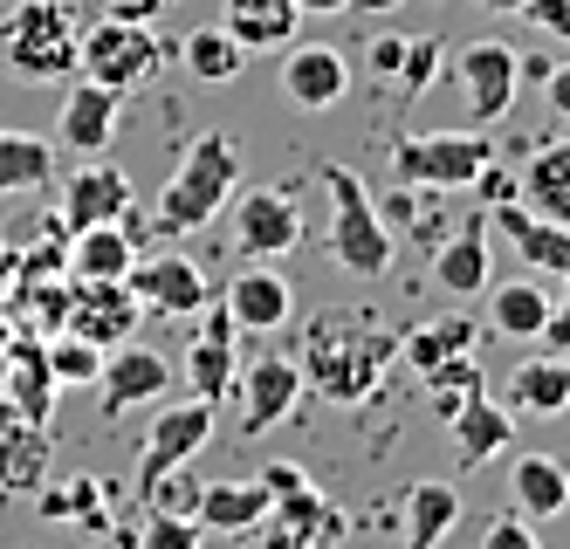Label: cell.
<instances>
[{
    "instance_id": "6da1fadb",
    "label": "cell",
    "mask_w": 570,
    "mask_h": 549,
    "mask_svg": "<svg viewBox=\"0 0 570 549\" xmlns=\"http://www.w3.org/2000/svg\"><path fill=\"white\" fill-rule=\"evenodd\" d=\"M399 357V330H385L379 316L364 310H323L303 330V385L331 405H364L379 392L385 364Z\"/></svg>"
},
{
    "instance_id": "7a4b0ae2",
    "label": "cell",
    "mask_w": 570,
    "mask_h": 549,
    "mask_svg": "<svg viewBox=\"0 0 570 549\" xmlns=\"http://www.w3.org/2000/svg\"><path fill=\"white\" fill-rule=\"evenodd\" d=\"M240 193V151L227 131H199L186 145V158L173 165L166 193H158V227L166 234H193L227 214V199Z\"/></svg>"
},
{
    "instance_id": "3957f363",
    "label": "cell",
    "mask_w": 570,
    "mask_h": 549,
    "mask_svg": "<svg viewBox=\"0 0 570 549\" xmlns=\"http://www.w3.org/2000/svg\"><path fill=\"white\" fill-rule=\"evenodd\" d=\"M76 49H83V28H76L62 0H14L0 14V62L21 82H69Z\"/></svg>"
},
{
    "instance_id": "277c9868",
    "label": "cell",
    "mask_w": 570,
    "mask_h": 549,
    "mask_svg": "<svg viewBox=\"0 0 570 549\" xmlns=\"http://www.w3.org/2000/svg\"><path fill=\"white\" fill-rule=\"evenodd\" d=\"M323 193H331V262L351 275H385L392 268V220L364 193V179L351 165H323Z\"/></svg>"
},
{
    "instance_id": "5b68a950",
    "label": "cell",
    "mask_w": 570,
    "mask_h": 549,
    "mask_svg": "<svg viewBox=\"0 0 570 549\" xmlns=\"http://www.w3.org/2000/svg\"><path fill=\"white\" fill-rule=\"evenodd\" d=\"M488 165H495V145L488 131H420L392 145V173L399 186H426V193H461L474 186Z\"/></svg>"
},
{
    "instance_id": "8992f818",
    "label": "cell",
    "mask_w": 570,
    "mask_h": 549,
    "mask_svg": "<svg viewBox=\"0 0 570 549\" xmlns=\"http://www.w3.org/2000/svg\"><path fill=\"white\" fill-rule=\"evenodd\" d=\"M158 62H166L158 35H151L145 21H110V14L90 21V28H83V49H76V76L104 82V90H117V97L145 90V82L158 76Z\"/></svg>"
},
{
    "instance_id": "52a82bcc",
    "label": "cell",
    "mask_w": 570,
    "mask_h": 549,
    "mask_svg": "<svg viewBox=\"0 0 570 549\" xmlns=\"http://www.w3.org/2000/svg\"><path fill=\"white\" fill-rule=\"evenodd\" d=\"M214 412H220V405H207V399L158 405L151 433H145V453H138V494H145L151 481H166L173 468H193V460H199V447L214 440Z\"/></svg>"
},
{
    "instance_id": "ba28073f",
    "label": "cell",
    "mask_w": 570,
    "mask_h": 549,
    "mask_svg": "<svg viewBox=\"0 0 570 549\" xmlns=\"http://www.w3.org/2000/svg\"><path fill=\"white\" fill-rule=\"evenodd\" d=\"M227 206H234V255L240 262H275V255H289V247H303V214H296L289 193L248 186Z\"/></svg>"
},
{
    "instance_id": "9c48e42d",
    "label": "cell",
    "mask_w": 570,
    "mask_h": 549,
    "mask_svg": "<svg viewBox=\"0 0 570 549\" xmlns=\"http://www.w3.org/2000/svg\"><path fill=\"white\" fill-rule=\"evenodd\" d=\"M166 392H173V357H158L151 344L104 351V371H97V412L104 419H125L138 405H158Z\"/></svg>"
},
{
    "instance_id": "30bf717a",
    "label": "cell",
    "mask_w": 570,
    "mask_h": 549,
    "mask_svg": "<svg viewBox=\"0 0 570 549\" xmlns=\"http://www.w3.org/2000/svg\"><path fill=\"white\" fill-rule=\"evenodd\" d=\"M454 82H461L474 124H502L509 104H515V82H522V56L509 41H468L454 56Z\"/></svg>"
},
{
    "instance_id": "8fae6325",
    "label": "cell",
    "mask_w": 570,
    "mask_h": 549,
    "mask_svg": "<svg viewBox=\"0 0 570 549\" xmlns=\"http://www.w3.org/2000/svg\"><path fill=\"white\" fill-rule=\"evenodd\" d=\"M303 392H309V385H303V364H296L289 351H262L248 371H240V433L262 440L268 427H282V419L296 412Z\"/></svg>"
},
{
    "instance_id": "7c38bea8",
    "label": "cell",
    "mask_w": 570,
    "mask_h": 549,
    "mask_svg": "<svg viewBox=\"0 0 570 549\" xmlns=\"http://www.w3.org/2000/svg\"><path fill=\"white\" fill-rule=\"evenodd\" d=\"M138 316L145 310H138L131 282H69V316H62V330H76L83 344H97V351L131 344Z\"/></svg>"
},
{
    "instance_id": "4fadbf2b",
    "label": "cell",
    "mask_w": 570,
    "mask_h": 549,
    "mask_svg": "<svg viewBox=\"0 0 570 549\" xmlns=\"http://www.w3.org/2000/svg\"><path fill=\"white\" fill-rule=\"evenodd\" d=\"M131 295L145 316H199L207 310V268L186 262V255H151V262H131Z\"/></svg>"
},
{
    "instance_id": "5bb4252c",
    "label": "cell",
    "mask_w": 570,
    "mask_h": 549,
    "mask_svg": "<svg viewBox=\"0 0 570 549\" xmlns=\"http://www.w3.org/2000/svg\"><path fill=\"white\" fill-rule=\"evenodd\" d=\"M56 399H62V385L49 371V344H42V336H21V344L8 351V364H0V405H8V419L49 427Z\"/></svg>"
},
{
    "instance_id": "9a60e30c",
    "label": "cell",
    "mask_w": 570,
    "mask_h": 549,
    "mask_svg": "<svg viewBox=\"0 0 570 549\" xmlns=\"http://www.w3.org/2000/svg\"><path fill=\"white\" fill-rule=\"evenodd\" d=\"M344 90H351V56L337 41H289V56H282V97L296 110H331Z\"/></svg>"
},
{
    "instance_id": "2e32d148",
    "label": "cell",
    "mask_w": 570,
    "mask_h": 549,
    "mask_svg": "<svg viewBox=\"0 0 570 549\" xmlns=\"http://www.w3.org/2000/svg\"><path fill=\"white\" fill-rule=\"evenodd\" d=\"M234 344H240V323L227 316V303H214L207 323H199V336L186 344V385H193V399L220 405L234 392Z\"/></svg>"
},
{
    "instance_id": "e0dca14e",
    "label": "cell",
    "mask_w": 570,
    "mask_h": 549,
    "mask_svg": "<svg viewBox=\"0 0 570 549\" xmlns=\"http://www.w3.org/2000/svg\"><path fill=\"white\" fill-rule=\"evenodd\" d=\"M131 214V179L117 165H76L69 186H62V227H104V220H125Z\"/></svg>"
},
{
    "instance_id": "ac0fdd59",
    "label": "cell",
    "mask_w": 570,
    "mask_h": 549,
    "mask_svg": "<svg viewBox=\"0 0 570 549\" xmlns=\"http://www.w3.org/2000/svg\"><path fill=\"white\" fill-rule=\"evenodd\" d=\"M220 303H227V316L240 323V330H282V323H289V303H296V295H289V275H275L268 262H248V268H240V275H227V295H220Z\"/></svg>"
},
{
    "instance_id": "d6986e66",
    "label": "cell",
    "mask_w": 570,
    "mask_h": 549,
    "mask_svg": "<svg viewBox=\"0 0 570 549\" xmlns=\"http://www.w3.org/2000/svg\"><path fill=\"white\" fill-rule=\"evenodd\" d=\"M117 90H104V82H90V76H69V97H62V110H56V131H62V145L69 151H104L110 138H117Z\"/></svg>"
},
{
    "instance_id": "ffe728a7",
    "label": "cell",
    "mask_w": 570,
    "mask_h": 549,
    "mask_svg": "<svg viewBox=\"0 0 570 549\" xmlns=\"http://www.w3.org/2000/svg\"><path fill=\"white\" fill-rule=\"evenodd\" d=\"M446 433H454V453H461V468H488V460H502L509 440H515V412L495 405L488 392L461 399L454 419H446Z\"/></svg>"
},
{
    "instance_id": "44dd1931",
    "label": "cell",
    "mask_w": 570,
    "mask_h": 549,
    "mask_svg": "<svg viewBox=\"0 0 570 549\" xmlns=\"http://www.w3.org/2000/svg\"><path fill=\"white\" fill-rule=\"evenodd\" d=\"M488 220L509 234V247H515V255L537 268V275H570V227H557V220H543V214H529L522 199H502Z\"/></svg>"
},
{
    "instance_id": "7402d4cb",
    "label": "cell",
    "mask_w": 570,
    "mask_h": 549,
    "mask_svg": "<svg viewBox=\"0 0 570 549\" xmlns=\"http://www.w3.org/2000/svg\"><path fill=\"white\" fill-rule=\"evenodd\" d=\"M515 199L529 206V214L570 227V138H550V145L529 151L522 179H515Z\"/></svg>"
},
{
    "instance_id": "603a6c76",
    "label": "cell",
    "mask_w": 570,
    "mask_h": 549,
    "mask_svg": "<svg viewBox=\"0 0 570 549\" xmlns=\"http://www.w3.org/2000/svg\"><path fill=\"white\" fill-rule=\"evenodd\" d=\"M207 536H248V529H262L268 522V488H262V474H248V481H207L199 488V516H193Z\"/></svg>"
},
{
    "instance_id": "cb8c5ba5",
    "label": "cell",
    "mask_w": 570,
    "mask_h": 549,
    "mask_svg": "<svg viewBox=\"0 0 570 549\" xmlns=\"http://www.w3.org/2000/svg\"><path fill=\"white\" fill-rule=\"evenodd\" d=\"M433 282L446 295H481L488 288V214H468L433 247Z\"/></svg>"
},
{
    "instance_id": "d4e9b609",
    "label": "cell",
    "mask_w": 570,
    "mask_h": 549,
    "mask_svg": "<svg viewBox=\"0 0 570 549\" xmlns=\"http://www.w3.org/2000/svg\"><path fill=\"white\" fill-rule=\"evenodd\" d=\"M131 262H138V241L117 227V220H104V227H76L69 234V282H125L131 275Z\"/></svg>"
},
{
    "instance_id": "484cf974",
    "label": "cell",
    "mask_w": 570,
    "mask_h": 549,
    "mask_svg": "<svg viewBox=\"0 0 570 549\" xmlns=\"http://www.w3.org/2000/svg\"><path fill=\"white\" fill-rule=\"evenodd\" d=\"M509 509L529 516V522H550L570 509V474L557 468L550 453H515V468H509Z\"/></svg>"
},
{
    "instance_id": "4316f807",
    "label": "cell",
    "mask_w": 570,
    "mask_h": 549,
    "mask_svg": "<svg viewBox=\"0 0 570 549\" xmlns=\"http://www.w3.org/2000/svg\"><path fill=\"white\" fill-rule=\"evenodd\" d=\"M474 344H481V323H468V316H426V323H413V330L399 336V357L426 378V371L454 364V357H474Z\"/></svg>"
},
{
    "instance_id": "83f0119b",
    "label": "cell",
    "mask_w": 570,
    "mask_h": 549,
    "mask_svg": "<svg viewBox=\"0 0 570 549\" xmlns=\"http://www.w3.org/2000/svg\"><path fill=\"white\" fill-rule=\"evenodd\" d=\"M240 49H289L296 28H303V8L296 0H227V21H220Z\"/></svg>"
},
{
    "instance_id": "f1b7e54d",
    "label": "cell",
    "mask_w": 570,
    "mask_h": 549,
    "mask_svg": "<svg viewBox=\"0 0 570 549\" xmlns=\"http://www.w3.org/2000/svg\"><path fill=\"white\" fill-rule=\"evenodd\" d=\"M49 481V427L8 419L0 427V494H42Z\"/></svg>"
},
{
    "instance_id": "f546056e",
    "label": "cell",
    "mask_w": 570,
    "mask_h": 549,
    "mask_svg": "<svg viewBox=\"0 0 570 549\" xmlns=\"http://www.w3.org/2000/svg\"><path fill=\"white\" fill-rule=\"evenodd\" d=\"M468 494L454 481H413L405 488V549H440V536L461 522Z\"/></svg>"
},
{
    "instance_id": "4dcf8cb0",
    "label": "cell",
    "mask_w": 570,
    "mask_h": 549,
    "mask_svg": "<svg viewBox=\"0 0 570 549\" xmlns=\"http://www.w3.org/2000/svg\"><path fill=\"white\" fill-rule=\"evenodd\" d=\"M509 405L529 412V419H557V412H570V351L515 364V378H509Z\"/></svg>"
},
{
    "instance_id": "1f68e13d",
    "label": "cell",
    "mask_w": 570,
    "mask_h": 549,
    "mask_svg": "<svg viewBox=\"0 0 570 549\" xmlns=\"http://www.w3.org/2000/svg\"><path fill=\"white\" fill-rule=\"evenodd\" d=\"M550 310H557V303H550L543 282H495V288H488V330H495V336H515V344L543 336Z\"/></svg>"
},
{
    "instance_id": "d6a6232c",
    "label": "cell",
    "mask_w": 570,
    "mask_h": 549,
    "mask_svg": "<svg viewBox=\"0 0 570 549\" xmlns=\"http://www.w3.org/2000/svg\"><path fill=\"white\" fill-rule=\"evenodd\" d=\"M56 179V145L35 131H0V193H42Z\"/></svg>"
},
{
    "instance_id": "836d02e7",
    "label": "cell",
    "mask_w": 570,
    "mask_h": 549,
    "mask_svg": "<svg viewBox=\"0 0 570 549\" xmlns=\"http://www.w3.org/2000/svg\"><path fill=\"white\" fill-rule=\"evenodd\" d=\"M179 62H186L193 82H234L240 69H248V49H240L227 28H193L186 49H179Z\"/></svg>"
},
{
    "instance_id": "e575fe53",
    "label": "cell",
    "mask_w": 570,
    "mask_h": 549,
    "mask_svg": "<svg viewBox=\"0 0 570 549\" xmlns=\"http://www.w3.org/2000/svg\"><path fill=\"white\" fill-rule=\"evenodd\" d=\"M49 522H90V529H104L110 516H104V488L83 474V481H62V488H42V501H35Z\"/></svg>"
},
{
    "instance_id": "d590c367",
    "label": "cell",
    "mask_w": 570,
    "mask_h": 549,
    "mask_svg": "<svg viewBox=\"0 0 570 549\" xmlns=\"http://www.w3.org/2000/svg\"><path fill=\"white\" fill-rule=\"evenodd\" d=\"M42 344H49L56 385H97V371H104V351L97 344H83L76 330H56V336H42Z\"/></svg>"
},
{
    "instance_id": "8d00e7d4",
    "label": "cell",
    "mask_w": 570,
    "mask_h": 549,
    "mask_svg": "<svg viewBox=\"0 0 570 549\" xmlns=\"http://www.w3.org/2000/svg\"><path fill=\"white\" fill-rule=\"evenodd\" d=\"M440 56H446V49H440L433 35H413V41H405V62H399V76L385 82V90H392V97H405V104L426 97V82L440 76Z\"/></svg>"
},
{
    "instance_id": "74e56055",
    "label": "cell",
    "mask_w": 570,
    "mask_h": 549,
    "mask_svg": "<svg viewBox=\"0 0 570 549\" xmlns=\"http://www.w3.org/2000/svg\"><path fill=\"white\" fill-rule=\"evenodd\" d=\"M474 392H481V364H474V357H454V364L426 371V399H433V412H440V419H454V405H461V399H474Z\"/></svg>"
},
{
    "instance_id": "f35d334b",
    "label": "cell",
    "mask_w": 570,
    "mask_h": 549,
    "mask_svg": "<svg viewBox=\"0 0 570 549\" xmlns=\"http://www.w3.org/2000/svg\"><path fill=\"white\" fill-rule=\"evenodd\" d=\"M199 542H207V529L193 516H173V509H151L138 529V549H199Z\"/></svg>"
},
{
    "instance_id": "ab89813d",
    "label": "cell",
    "mask_w": 570,
    "mask_h": 549,
    "mask_svg": "<svg viewBox=\"0 0 570 549\" xmlns=\"http://www.w3.org/2000/svg\"><path fill=\"white\" fill-rule=\"evenodd\" d=\"M199 488H207V481H199L193 468H173L166 481H151V488H145V509H173V516H199Z\"/></svg>"
},
{
    "instance_id": "60d3db41",
    "label": "cell",
    "mask_w": 570,
    "mask_h": 549,
    "mask_svg": "<svg viewBox=\"0 0 570 549\" xmlns=\"http://www.w3.org/2000/svg\"><path fill=\"white\" fill-rule=\"evenodd\" d=\"M481 549H543V536H537V522H529V516H495V522H488L481 529Z\"/></svg>"
},
{
    "instance_id": "b9f144b4",
    "label": "cell",
    "mask_w": 570,
    "mask_h": 549,
    "mask_svg": "<svg viewBox=\"0 0 570 549\" xmlns=\"http://www.w3.org/2000/svg\"><path fill=\"white\" fill-rule=\"evenodd\" d=\"M399 62H405V35H379L372 49H364V69H372L379 82H392V76H399Z\"/></svg>"
},
{
    "instance_id": "7bdbcfd3",
    "label": "cell",
    "mask_w": 570,
    "mask_h": 549,
    "mask_svg": "<svg viewBox=\"0 0 570 549\" xmlns=\"http://www.w3.org/2000/svg\"><path fill=\"white\" fill-rule=\"evenodd\" d=\"M522 14L537 21L543 35H557V41H570V0H522Z\"/></svg>"
},
{
    "instance_id": "ee69618b",
    "label": "cell",
    "mask_w": 570,
    "mask_h": 549,
    "mask_svg": "<svg viewBox=\"0 0 570 549\" xmlns=\"http://www.w3.org/2000/svg\"><path fill=\"white\" fill-rule=\"evenodd\" d=\"M104 14H110V21H145V28H151L158 14H166V0H104Z\"/></svg>"
},
{
    "instance_id": "f6af8a7d",
    "label": "cell",
    "mask_w": 570,
    "mask_h": 549,
    "mask_svg": "<svg viewBox=\"0 0 570 549\" xmlns=\"http://www.w3.org/2000/svg\"><path fill=\"white\" fill-rule=\"evenodd\" d=\"M543 97H550V110L570 124V62H557V69L543 76Z\"/></svg>"
},
{
    "instance_id": "bcb514c9",
    "label": "cell",
    "mask_w": 570,
    "mask_h": 549,
    "mask_svg": "<svg viewBox=\"0 0 570 549\" xmlns=\"http://www.w3.org/2000/svg\"><path fill=\"white\" fill-rule=\"evenodd\" d=\"M392 8H405V0H351L344 14H392Z\"/></svg>"
},
{
    "instance_id": "7dc6e473",
    "label": "cell",
    "mask_w": 570,
    "mask_h": 549,
    "mask_svg": "<svg viewBox=\"0 0 570 549\" xmlns=\"http://www.w3.org/2000/svg\"><path fill=\"white\" fill-rule=\"evenodd\" d=\"M296 8H303V14H344L351 0H296Z\"/></svg>"
},
{
    "instance_id": "c3c4849f",
    "label": "cell",
    "mask_w": 570,
    "mask_h": 549,
    "mask_svg": "<svg viewBox=\"0 0 570 549\" xmlns=\"http://www.w3.org/2000/svg\"><path fill=\"white\" fill-rule=\"evenodd\" d=\"M14 275H21V255H14L8 241H0V282H14Z\"/></svg>"
},
{
    "instance_id": "681fc988",
    "label": "cell",
    "mask_w": 570,
    "mask_h": 549,
    "mask_svg": "<svg viewBox=\"0 0 570 549\" xmlns=\"http://www.w3.org/2000/svg\"><path fill=\"white\" fill-rule=\"evenodd\" d=\"M488 14H522V0H481Z\"/></svg>"
},
{
    "instance_id": "f907efd6",
    "label": "cell",
    "mask_w": 570,
    "mask_h": 549,
    "mask_svg": "<svg viewBox=\"0 0 570 549\" xmlns=\"http://www.w3.org/2000/svg\"><path fill=\"white\" fill-rule=\"evenodd\" d=\"M563 282H570V275H563ZM563 316H570V288H563Z\"/></svg>"
},
{
    "instance_id": "816d5d0a",
    "label": "cell",
    "mask_w": 570,
    "mask_h": 549,
    "mask_svg": "<svg viewBox=\"0 0 570 549\" xmlns=\"http://www.w3.org/2000/svg\"><path fill=\"white\" fill-rule=\"evenodd\" d=\"M0 364H8V357H0Z\"/></svg>"
}]
</instances>
